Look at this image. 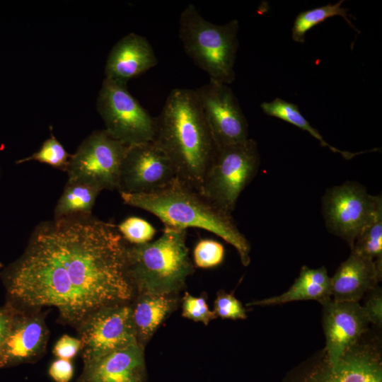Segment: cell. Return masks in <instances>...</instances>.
Segmentation results:
<instances>
[{"label": "cell", "instance_id": "1", "mask_svg": "<svg viewBox=\"0 0 382 382\" xmlns=\"http://www.w3.org/2000/svg\"><path fill=\"white\" fill-rule=\"evenodd\" d=\"M126 245L116 226L92 214L42 223L4 272L7 292L28 308L55 307L65 322L79 325L131 299Z\"/></svg>", "mask_w": 382, "mask_h": 382}, {"label": "cell", "instance_id": "2", "mask_svg": "<svg viewBox=\"0 0 382 382\" xmlns=\"http://www.w3.org/2000/svg\"><path fill=\"white\" fill-rule=\"evenodd\" d=\"M155 122L154 141L171 161L177 179L200 191L216 146L195 89L172 90Z\"/></svg>", "mask_w": 382, "mask_h": 382}, {"label": "cell", "instance_id": "3", "mask_svg": "<svg viewBox=\"0 0 382 382\" xmlns=\"http://www.w3.org/2000/svg\"><path fill=\"white\" fill-rule=\"evenodd\" d=\"M123 202L158 217L165 227H195L208 231L231 244L244 266L250 262V245L232 215L197 190L175 178L158 190L148 193L120 192Z\"/></svg>", "mask_w": 382, "mask_h": 382}, {"label": "cell", "instance_id": "4", "mask_svg": "<svg viewBox=\"0 0 382 382\" xmlns=\"http://www.w3.org/2000/svg\"><path fill=\"white\" fill-rule=\"evenodd\" d=\"M187 231L165 227L156 241L126 245L129 281L139 294L170 295L194 271L186 245Z\"/></svg>", "mask_w": 382, "mask_h": 382}, {"label": "cell", "instance_id": "5", "mask_svg": "<svg viewBox=\"0 0 382 382\" xmlns=\"http://www.w3.org/2000/svg\"><path fill=\"white\" fill-rule=\"evenodd\" d=\"M238 29V20L212 23L190 4L180 14L178 33L185 53L209 81L229 85L235 79Z\"/></svg>", "mask_w": 382, "mask_h": 382}, {"label": "cell", "instance_id": "6", "mask_svg": "<svg viewBox=\"0 0 382 382\" xmlns=\"http://www.w3.org/2000/svg\"><path fill=\"white\" fill-rule=\"evenodd\" d=\"M259 165L257 143L252 139L218 148L200 192L231 214L241 193L255 176Z\"/></svg>", "mask_w": 382, "mask_h": 382}, {"label": "cell", "instance_id": "7", "mask_svg": "<svg viewBox=\"0 0 382 382\" xmlns=\"http://www.w3.org/2000/svg\"><path fill=\"white\" fill-rule=\"evenodd\" d=\"M104 129L129 146L154 141L156 122L134 98L127 85L104 79L96 103Z\"/></svg>", "mask_w": 382, "mask_h": 382}, {"label": "cell", "instance_id": "8", "mask_svg": "<svg viewBox=\"0 0 382 382\" xmlns=\"http://www.w3.org/2000/svg\"><path fill=\"white\" fill-rule=\"evenodd\" d=\"M127 147L105 129L94 131L71 155L66 170L68 180L84 183L101 191L117 190Z\"/></svg>", "mask_w": 382, "mask_h": 382}, {"label": "cell", "instance_id": "9", "mask_svg": "<svg viewBox=\"0 0 382 382\" xmlns=\"http://www.w3.org/2000/svg\"><path fill=\"white\" fill-rule=\"evenodd\" d=\"M382 210L381 195L373 196L354 182L328 189L323 197V213L328 229L352 248L361 231Z\"/></svg>", "mask_w": 382, "mask_h": 382}, {"label": "cell", "instance_id": "10", "mask_svg": "<svg viewBox=\"0 0 382 382\" xmlns=\"http://www.w3.org/2000/svg\"><path fill=\"white\" fill-rule=\"evenodd\" d=\"M83 364L137 343L132 308L126 303L102 308L79 325Z\"/></svg>", "mask_w": 382, "mask_h": 382}, {"label": "cell", "instance_id": "11", "mask_svg": "<svg viewBox=\"0 0 382 382\" xmlns=\"http://www.w3.org/2000/svg\"><path fill=\"white\" fill-rule=\"evenodd\" d=\"M216 149L248 139V124L232 89L209 81L195 89Z\"/></svg>", "mask_w": 382, "mask_h": 382}, {"label": "cell", "instance_id": "12", "mask_svg": "<svg viewBox=\"0 0 382 382\" xmlns=\"http://www.w3.org/2000/svg\"><path fill=\"white\" fill-rule=\"evenodd\" d=\"M175 178L171 161L156 142L129 145L122 163L117 190L125 193L151 192Z\"/></svg>", "mask_w": 382, "mask_h": 382}, {"label": "cell", "instance_id": "13", "mask_svg": "<svg viewBox=\"0 0 382 382\" xmlns=\"http://www.w3.org/2000/svg\"><path fill=\"white\" fill-rule=\"evenodd\" d=\"M322 306L326 340L325 359L335 366L345 352L359 342L369 321L359 302L330 299Z\"/></svg>", "mask_w": 382, "mask_h": 382}, {"label": "cell", "instance_id": "14", "mask_svg": "<svg viewBox=\"0 0 382 382\" xmlns=\"http://www.w3.org/2000/svg\"><path fill=\"white\" fill-rule=\"evenodd\" d=\"M300 382H382L380 349L359 342L342 355L337 365L325 359Z\"/></svg>", "mask_w": 382, "mask_h": 382}, {"label": "cell", "instance_id": "15", "mask_svg": "<svg viewBox=\"0 0 382 382\" xmlns=\"http://www.w3.org/2000/svg\"><path fill=\"white\" fill-rule=\"evenodd\" d=\"M48 330L42 314L14 309L0 349V368L36 360L45 350Z\"/></svg>", "mask_w": 382, "mask_h": 382}, {"label": "cell", "instance_id": "16", "mask_svg": "<svg viewBox=\"0 0 382 382\" xmlns=\"http://www.w3.org/2000/svg\"><path fill=\"white\" fill-rule=\"evenodd\" d=\"M144 347L137 343L84 364L77 382H144Z\"/></svg>", "mask_w": 382, "mask_h": 382}, {"label": "cell", "instance_id": "17", "mask_svg": "<svg viewBox=\"0 0 382 382\" xmlns=\"http://www.w3.org/2000/svg\"><path fill=\"white\" fill-rule=\"evenodd\" d=\"M158 63L148 40L131 33L112 47L105 66V79L127 85L132 79L154 67Z\"/></svg>", "mask_w": 382, "mask_h": 382}, {"label": "cell", "instance_id": "18", "mask_svg": "<svg viewBox=\"0 0 382 382\" xmlns=\"http://www.w3.org/2000/svg\"><path fill=\"white\" fill-rule=\"evenodd\" d=\"M382 277V268L372 260L352 252L331 277L332 299L339 301H359L376 288Z\"/></svg>", "mask_w": 382, "mask_h": 382}, {"label": "cell", "instance_id": "19", "mask_svg": "<svg viewBox=\"0 0 382 382\" xmlns=\"http://www.w3.org/2000/svg\"><path fill=\"white\" fill-rule=\"evenodd\" d=\"M332 299L331 277L323 266L311 269L303 266L299 276L283 294L270 298L254 301L247 306H273L292 301L314 300L321 304Z\"/></svg>", "mask_w": 382, "mask_h": 382}, {"label": "cell", "instance_id": "20", "mask_svg": "<svg viewBox=\"0 0 382 382\" xmlns=\"http://www.w3.org/2000/svg\"><path fill=\"white\" fill-rule=\"evenodd\" d=\"M177 300L170 295L139 294L132 308V319L139 342L147 341L174 310Z\"/></svg>", "mask_w": 382, "mask_h": 382}, {"label": "cell", "instance_id": "21", "mask_svg": "<svg viewBox=\"0 0 382 382\" xmlns=\"http://www.w3.org/2000/svg\"><path fill=\"white\" fill-rule=\"evenodd\" d=\"M101 190L93 185L68 180L54 210V219L91 214Z\"/></svg>", "mask_w": 382, "mask_h": 382}, {"label": "cell", "instance_id": "22", "mask_svg": "<svg viewBox=\"0 0 382 382\" xmlns=\"http://www.w3.org/2000/svg\"><path fill=\"white\" fill-rule=\"evenodd\" d=\"M260 108L268 116L279 118L302 130L308 132L311 136L318 140L323 146L329 148L330 151L335 153L340 154L346 159H351L358 154L366 152L359 151L352 153L341 151L330 145L325 141L318 131L310 125L309 122L300 112L299 107L296 104L277 98L270 102L262 103Z\"/></svg>", "mask_w": 382, "mask_h": 382}, {"label": "cell", "instance_id": "23", "mask_svg": "<svg viewBox=\"0 0 382 382\" xmlns=\"http://www.w3.org/2000/svg\"><path fill=\"white\" fill-rule=\"evenodd\" d=\"M343 1L340 0L335 4H328L299 13L292 27V39L296 42H303L306 34L309 30L326 19L336 16H342L350 26L355 29L347 17V10L342 6Z\"/></svg>", "mask_w": 382, "mask_h": 382}, {"label": "cell", "instance_id": "24", "mask_svg": "<svg viewBox=\"0 0 382 382\" xmlns=\"http://www.w3.org/2000/svg\"><path fill=\"white\" fill-rule=\"evenodd\" d=\"M351 251L372 260L382 268V210L361 231Z\"/></svg>", "mask_w": 382, "mask_h": 382}, {"label": "cell", "instance_id": "25", "mask_svg": "<svg viewBox=\"0 0 382 382\" xmlns=\"http://www.w3.org/2000/svg\"><path fill=\"white\" fill-rule=\"evenodd\" d=\"M70 157L71 155L68 154L62 144L51 134L50 137L43 142L37 152L27 158L18 161L16 163H21L30 161H37L66 171Z\"/></svg>", "mask_w": 382, "mask_h": 382}, {"label": "cell", "instance_id": "26", "mask_svg": "<svg viewBox=\"0 0 382 382\" xmlns=\"http://www.w3.org/2000/svg\"><path fill=\"white\" fill-rule=\"evenodd\" d=\"M117 228L122 238L132 245L150 242L156 233V229L150 223L137 216L125 219Z\"/></svg>", "mask_w": 382, "mask_h": 382}, {"label": "cell", "instance_id": "27", "mask_svg": "<svg viewBox=\"0 0 382 382\" xmlns=\"http://www.w3.org/2000/svg\"><path fill=\"white\" fill-rule=\"evenodd\" d=\"M194 262L200 268H211L220 265L224 258L221 243L212 239H202L193 251Z\"/></svg>", "mask_w": 382, "mask_h": 382}, {"label": "cell", "instance_id": "28", "mask_svg": "<svg viewBox=\"0 0 382 382\" xmlns=\"http://www.w3.org/2000/svg\"><path fill=\"white\" fill-rule=\"evenodd\" d=\"M182 316L195 322H201L207 325L215 318V313L210 310L202 296L197 297L186 292L182 299Z\"/></svg>", "mask_w": 382, "mask_h": 382}, {"label": "cell", "instance_id": "29", "mask_svg": "<svg viewBox=\"0 0 382 382\" xmlns=\"http://www.w3.org/2000/svg\"><path fill=\"white\" fill-rule=\"evenodd\" d=\"M216 317L223 319H245L246 309L242 303L232 294L221 291L218 293L214 303V310Z\"/></svg>", "mask_w": 382, "mask_h": 382}, {"label": "cell", "instance_id": "30", "mask_svg": "<svg viewBox=\"0 0 382 382\" xmlns=\"http://www.w3.org/2000/svg\"><path fill=\"white\" fill-rule=\"evenodd\" d=\"M376 288L370 291L371 294L362 307L369 323L381 327L382 324V294L381 289Z\"/></svg>", "mask_w": 382, "mask_h": 382}, {"label": "cell", "instance_id": "31", "mask_svg": "<svg viewBox=\"0 0 382 382\" xmlns=\"http://www.w3.org/2000/svg\"><path fill=\"white\" fill-rule=\"evenodd\" d=\"M81 346L79 339L64 335L56 342L53 353L59 359L71 360L81 350Z\"/></svg>", "mask_w": 382, "mask_h": 382}, {"label": "cell", "instance_id": "32", "mask_svg": "<svg viewBox=\"0 0 382 382\" xmlns=\"http://www.w3.org/2000/svg\"><path fill=\"white\" fill-rule=\"evenodd\" d=\"M48 373L55 382H69L74 375V366L70 360L58 358L51 364Z\"/></svg>", "mask_w": 382, "mask_h": 382}, {"label": "cell", "instance_id": "33", "mask_svg": "<svg viewBox=\"0 0 382 382\" xmlns=\"http://www.w3.org/2000/svg\"><path fill=\"white\" fill-rule=\"evenodd\" d=\"M14 308L11 306H0V349L10 327Z\"/></svg>", "mask_w": 382, "mask_h": 382}, {"label": "cell", "instance_id": "34", "mask_svg": "<svg viewBox=\"0 0 382 382\" xmlns=\"http://www.w3.org/2000/svg\"><path fill=\"white\" fill-rule=\"evenodd\" d=\"M1 267H2V264L0 262V270L1 269Z\"/></svg>", "mask_w": 382, "mask_h": 382}]
</instances>
